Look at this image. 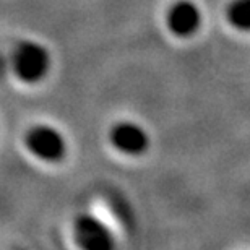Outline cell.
<instances>
[{
  "label": "cell",
  "mask_w": 250,
  "mask_h": 250,
  "mask_svg": "<svg viewBox=\"0 0 250 250\" xmlns=\"http://www.w3.org/2000/svg\"><path fill=\"white\" fill-rule=\"evenodd\" d=\"M13 72L24 83H38L51 68V54L36 41H21L12 56Z\"/></svg>",
  "instance_id": "obj_1"
},
{
  "label": "cell",
  "mask_w": 250,
  "mask_h": 250,
  "mask_svg": "<svg viewBox=\"0 0 250 250\" xmlns=\"http://www.w3.org/2000/svg\"><path fill=\"white\" fill-rule=\"evenodd\" d=\"M24 145L34 156L46 163H59L67 153L62 133L51 125H34L24 137Z\"/></svg>",
  "instance_id": "obj_2"
},
{
  "label": "cell",
  "mask_w": 250,
  "mask_h": 250,
  "mask_svg": "<svg viewBox=\"0 0 250 250\" xmlns=\"http://www.w3.org/2000/svg\"><path fill=\"white\" fill-rule=\"evenodd\" d=\"M75 241L86 250H107L114 247L112 232L93 214H80L73 223Z\"/></svg>",
  "instance_id": "obj_3"
},
{
  "label": "cell",
  "mask_w": 250,
  "mask_h": 250,
  "mask_svg": "<svg viewBox=\"0 0 250 250\" xmlns=\"http://www.w3.org/2000/svg\"><path fill=\"white\" fill-rule=\"evenodd\" d=\"M166 23L172 34L188 38L198 31L200 24H202V12L190 0H177L167 10Z\"/></svg>",
  "instance_id": "obj_4"
},
{
  "label": "cell",
  "mask_w": 250,
  "mask_h": 250,
  "mask_svg": "<svg viewBox=\"0 0 250 250\" xmlns=\"http://www.w3.org/2000/svg\"><path fill=\"white\" fill-rule=\"evenodd\" d=\"M111 142L114 148L124 154L138 156L149 146V137L146 130L135 122H119L111 130Z\"/></svg>",
  "instance_id": "obj_5"
},
{
  "label": "cell",
  "mask_w": 250,
  "mask_h": 250,
  "mask_svg": "<svg viewBox=\"0 0 250 250\" xmlns=\"http://www.w3.org/2000/svg\"><path fill=\"white\" fill-rule=\"evenodd\" d=\"M228 21L239 31L250 33V0H232L226 10Z\"/></svg>",
  "instance_id": "obj_6"
}]
</instances>
